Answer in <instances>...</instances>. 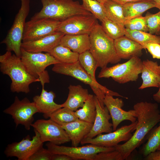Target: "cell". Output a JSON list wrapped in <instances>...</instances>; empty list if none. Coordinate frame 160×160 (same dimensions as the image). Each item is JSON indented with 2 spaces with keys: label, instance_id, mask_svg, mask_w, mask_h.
I'll return each mask as SVG.
<instances>
[{
  "label": "cell",
  "instance_id": "cell-1",
  "mask_svg": "<svg viewBox=\"0 0 160 160\" xmlns=\"http://www.w3.org/2000/svg\"><path fill=\"white\" fill-rule=\"evenodd\" d=\"M133 108L137 121L135 132L128 141L114 147L115 150L121 153L124 160L140 146L146 135L160 121V111L156 103L140 102L135 104Z\"/></svg>",
  "mask_w": 160,
  "mask_h": 160
},
{
  "label": "cell",
  "instance_id": "cell-2",
  "mask_svg": "<svg viewBox=\"0 0 160 160\" xmlns=\"http://www.w3.org/2000/svg\"><path fill=\"white\" fill-rule=\"evenodd\" d=\"M0 70L4 74L9 76L12 82L10 90L13 92L28 93L30 92V85L40 82L26 70L20 57L11 52L7 51L0 56Z\"/></svg>",
  "mask_w": 160,
  "mask_h": 160
},
{
  "label": "cell",
  "instance_id": "cell-3",
  "mask_svg": "<svg viewBox=\"0 0 160 160\" xmlns=\"http://www.w3.org/2000/svg\"><path fill=\"white\" fill-rule=\"evenodd\" d=\"M89 36V50L97 62V68H104L109 63H117L121 61L116 52L114 40L106 34L101 25L98 23Z\"/></svg>",
  "mask_w": 160,
  "mask_h": 160
},
{
  "label": "cell",
  "instance_id": "cell-4",
  "mask_svg": "<svg viewBox=\"0 0 160 160\" xmlns=\"http://www.w3.org/2000/svg\"><path fill=\"white\" fill-rule=\"evenodd\" d=\"M43 7L31 20L42 18L52 19L60 22L79 15H92L78 1L72 0H40Z\"/></svg>",
  "mask_w": 160,
  "mask_h": 160
},
{
  "label": "cell",
  "instance_id": "cell-5",
  "mask_svg": "<svg viewBox=\"0 0 160 160\" xmlns=\"http://www.w3.org/2000/svg\"><path fill=\"white\" fill-rule=\"evenodd\" d=\"M52 70L56 73L71 76L89 85L102 107L105 106L104 100L105 95L128 98L110 90L93 79L82 67L79 61L71 64L60 63L55 64L54 65Z\"/></svg>",
  "mask_w": 160,
  "mask_h": 160
},
{
  "label": "cell",
  "instance_id": "cell-6",
  "mask_svg": "<svg viewBox=\"0 0 160 160\" xmlns=\"http://www.w3.org/2000/svg\"><path fill=\"white\" fill-rule=\"evenodd\" d=\"M21 58L27 71L31 75L40 80L41 85L44 86L49 82V76L45 70L48 66L60 63L48 53H31L21 48Z\"/></svg>",
  "mask_w": 160,
  "mask_h": 160
},
{
  "label": "cell",
  "instance_id": "cell-7",
  "mask_svg": "<svg viewBox=\"0 0 160 160\" xmlns=\"http://www.w3.org/2000/svg\"><path fill=\"white\" fill-rule=\"evenodd\" d=\"M143 68V61L139 57L135 56L122 63L101 68L99 78H111L119 84L136 81Z\"/></svg>",
  "mask_w": 160,
  "mask_h": 160
},
{
  "label": "cell",
  "instance_id": "cell-8",
  "mask_svg": "<svg viewBox=\"0 0 160 160\" xmlns=\"http://www.w3.org/2000/svg\"><path fill=\"white\" fill-rule=\"evenodd\" d=\"M21 6L16 15L13 24L5 38L1 42L5 44L7 51H13L21 58V45L25 20L30 9V0H21Z\"/></svg>",
  "mask_w": 160,
  "mask_h": 160
},
{
  "label": "cell",
  "instance_id": "cell-9",
  "mask_svg": "<svg viewBox=\"0 0 160 160\" xmlns=\"http://www.w3.org/2000/svg\"><path fill=\"white\" fill-rule=\"evenodd\" d=\"M3 112L12 116L16 127L21 124L28 130L31 127L34 120L33 115L39 113L33 102H31L27 97L20 100L17 96L15 97L14 103Z\"/></svg>",
  "mask_w": 160,
  "mask_h": 160
},
{
  "label": "cell",
  "instance_id": "cell-10",
  "mask_svg": "<svg viewBox=\"0 0 160 160\" xmlns=\"http://www.w3.org/2000/svg\"><path fill=\"white\" fill-rule=\"evenodd\" d=\"M47 149L53 154L67 155L73 160H93L97 153L115 150L114 147H106L89 144L81 147L60 146L48 142L46 144Z\"/></svg>",
  "mask_w": 160,
  "mask_h": 160
},
{
  "label": "cell",
  "instance_id": "cell-11",
  "mask_svg": "<svg viewBox=\"0 0 160 160\" xmlns=\"http://www.w3.org/2000/svg\"><path fill=\"white\" fill-rule=\"evenodd\" d=\"M31 126L39 132L43 143L48 141L60 145L71 141L61 126L50 119L37 120L32 124Z\"/></svg>",
  "mask_w": 160,
  "mask_h": 160
},
{
  "label": "cell",
  "instance_id": "cell-12",
  "mask_svg": "<svg viewBox=\"0 0 160 160\" xmlns=\"http://www.w3.org/2000/svg\"><path fill=\"white\" fill-rule=\"evenodd\" d=\"M137 122V120L129 125L122 126L113 132L99 134L95 137L84 139L80 143L82 145L91 144L103 147H114L120 142H126L131 137L132 133L135 130Z\"/></svg>",
  "mask_w": 160,
  "mask_h": 160
},
{
  "label": "cell",
  "instance_id": "cell-13",
  "mask_svg": "<svg viewBox=\"0 0 160 160\" xmlns=\"http://www.w3.org/2000/svg\"><path fill=\"white\" fill-rule=\"evenodd\" d=\"M35 135L31 139L29 135L21 141L8 144L4 153L7 157H15L18 160H29L30 157L43 147L39 132L34 129Z\"/></svg>",
  "mask_w": 160,
  "mask_h": 160
},
{
  "label": "cell",
  "instance_id": "cell-14",
  "mask_svg": "<svg viewBox=\"0 0 160 160\" xmlns=\"http://www.w3.org/2000/svg\"><path fill=\"white\" fill-rule=\"evenodd\" d=\"M98 23L93 15H76L61 22L56 31L65 35H89Z\"/></svg>",
  "mask_w": 160,
  "mask_h": 160
},
{
  "label": "cell",
  "instance_id": "cell-15",
  "mask_svg": "<svg viewBox=\"0 0 160 160\" xmlns=\"http://www.w3.org/2000/svg\"><path fill=\"white\" fill-rule=\"evenodd\" d=\"M61 22L47 18L31 19L25 23L22 42L36 40L53 33Z\"/></svg>",
  "mask_w": 160,
  "mask_h": 160
},
{
  "label": "cell",
  "instance_id": "cell-16",
  "mask_svg": "<svg viewBox=\"0 0 160 160\" xmlns=\"http://www.w3.org/2000/svg\"><path fill=\"white\" fill-rule=\"evenodd\" d=\"M104 103L111 116L113 131L116 130L122 121L128 120L134 123L137 121V113L134 109L127 111L122 108L124 103L121 99L114 98L113 96L105 95Z\"/></svg>",
  "mask_w": 160,
  "mask_h": 160
},
{
  "label": "cell",
  "instance_id": "cell-17",
  "mask_svg": "<svg viewBox=\"0 0 160 160\" xmlns=\"http://www.w3.org/2000/svg\"><path fill=\"white\" fill-rule=\"evenodd\" d=\"M94 100L96 111L95 121L91 130L84 139L92 138L99 134L110 133L113 130L112 124L109 122L111 117L108 108L105 106H101L95 95Z\"/></svg>",
  "mask_w": 160,
  "mask_h": 160
},
{
  "label": "cell",
  "instance_id": "cell-18",
  "mask_svg": "<svg viewBox=\"0 0 160 160\" xmlns=\"http://www.w3.org/2000/svg\"><path fill=\"white\" fill-rule=\"evenodd\" d=\"M65 35L62 32L56 31L36 40L22 42L21 48L31 53L44 52L49 53L59 44L61 39Z\"/></svg>",
  "mask_w": 160,
  "mask_h": 160
},
{
  "label": "cell",
  "instance_id": "cell-19",
  "mask_svg": "<svg viewBox=\"0 0 160 160\" xmlns=\"http://www.w3.org/2000/svg\"><path fill=\"white\" fill-rule=\"evenodd\" d=\"M116 53L121 59L129 60L132 57H141L145 48L138 42L125 36L114 40Z\"/></svg>",
  "mask_w": 160,
  "mask_h": 160
},
{
  "label": "cell",
  "instance_id": "cell-20",
  "mask_svg": "<svg viewBox=\"0 0 160 160\" xmlns=\"http://www.w3.org/2000/svg\"><path fill=\"white\" fill-rule=\"evenodd\" d=\"M42 87L40 95L34 96L33 100L39 113H42L44 117L47 119L55 111L63 107L62 104H57L54 102L56 95L54 92H48L45 89L44 86Z\"/></svg>",
  "mask_w": 160,
  "mask_h": 160
},
{
  "label": "cell",
  "instance_id": "cell-21",
  "mask_svg": "<svg viewBox=\"0 0 160 160\" xmlns=\"http://www.w3.org/2000/svg\"><path fill=\"white\" fill-rule=\"evenodd\" d=\"M141 73L143 81L139 89L159 87L160 82V65L157 62L148 59L143 61Z\"/></svg>",
  "mask_w": 160,
  "mask_h": 160
},
{
  "label": "cell",
  "instance_id": "cell-22",
  "mask_svg": "<svg viewBox=\"0 0 160 160\" xmlns=\"http://www.w3.org/2000/svg\"><path fill=\"white\" fill-rule=\"evenodd\" d=\"M93 124L79 119L61 126L67 134L72 146L77 147L90 132Z\"/></svg>",
  "mask_w": 160,
  "mask_h": 160
},
{
  "label": "cell",
  "instance_id": "cell-23",
  "mask_svg": "<svg viewBox=\"0 0 160 160\" xmlns=\"http://www.w3.org/2000/svg\"><path fill=\"white\" fill-rule=\"evenodd\" d=\"M69 93L66 101L62 104V107L75 111L82 107L89 95L88 90L81 85H70Z\"/></svg>",
  "mask_w": 160,
  "mask_h": 160
},
{
  "label": "cell",
  "instance_id": "cell-24",
  "mask_svg": "<svg viewBox=\"0 0 160 160\" xmlns=\"http://www.w3.org/2000/svg\"><path fill=\"white\" fill-rule=\"evenodd\" d=\"M59 44L80 54L89 50L90 47L89 36L87 34H65L61 39Z\"/></svg>",
  "mask_w": 160,
  "mask_h": 160
},
{
  "label": "cell",
  "instance_id": "cell-25",
  "mask_svg": "<svg viewBox=\"0 0 160 160\" xmlns=\"http://www.w3.org/2000/svg\"><path fill=\"white\" fill-rule=\"evenodd\" d=\"M124 16L127 20L142 16L143 13L151 8L156 7L153 0H140L122 5Z\"/></svg>",
  "mask_w": 160,
  "mask_h": 160
},
{
  "label": "cell",
  "instance_id": "cell-26",
  "mask_svg": "<svg viewBox=\"0 0 160 160\" xmlns=\"http://www.w3.org/2000/svg\"><path fill=\"white\" fill-rule=\"evenodd\" d=\"M104 5L106 17L120 26L125 27L126 20L124 15L122 5L111 0H107Z\"/></svg>",
  "mask_w": 160,
  "mask_h": 160
},
{
  "label": "cell",
  "instance_id": "cell-27",
  "mask_svg": "<svg viewBox=\"0 0 160 160\" xmlns=\"http://www.w3.org/2000/svg\"><path fill=\"white\" fill-rule=\"evenodd\" d=\"M75 112L79 120L94 123L96 112L94 95L89 94L82 108Z\"/></svg>",
  "mask_w": 160,
  "mask_h": 160
},
{
  "label": "cell",
  "instance_id": "cell-28",
  "mask_svg": "<svg viewBox=\"0 0 160 160\" xmlns=\"http://www.w3.org/2000/svg\"><path fill=\"white\" fill-rule=\"evenodd\" d=\"M49 53L60 63L71 64L78 61L79 54L59 44Z\"/></svg>",
  "mask_w": 160,
  "mask_h": 160
},
{
  "label": "cell",
  "instance_id": "cell-29",
  "mask_svg": "<svg viewBox=\"0 0 160 160\" xmlns=\"http://www.w3.org/2000/svg\"><path fill=\"white\" fill-rule=\"evenodd\" d=\"M147 141L142 147L140 153L145 157L151 152L160 148V121L159 126L148 133Z\"/></svg>",
  "mask_w": 160,
  "mask_h": 160
},
{
  "label": "cell",
  "instance_id": "cell-30",
  "mask_svg": "<svg viewBox=\"0 0 160 160\" xmlns=\"http://www.w3.org/2000/svg\"><path fill=\"white\" fill-rule=\"evenodd\" d=\"M126 31L125 36L138 42L145 48V45L149 43L160 44V36L152 34L147 32L131 30L126 28Z\"/></svg>",
  "mask_w": 160,
  "mask_h": 160
},
{
  "label": "cell",
  "instance_id": "cell-31",
  "mask_svg": "<svg viewBox=\"0 0 160 160\" xmlns=\"http://www.w3.org/2000/svg\"><path fill=\"white\" fill-rule=\"evenodd\" d=\"M78 61L91 77L97 81L95 71L97 68V63L90 51L88 50L79 54Z\"/></svg>",
  "mask_w": 160,
  "mask_h": 160
},
{
  "label": "cell",
  "instance_id": "cell-32",
  "mask_svg": "<svg viewBox=\"0 0 160 160\" xmlns=\"http://www.w3.org/2000/svg\"><path fill=\"white\" fill-rule=\"evenodd\" d=\"M101 26L106 34L113 40L125 36L126 28L105 17L102 22Z\"/></svg>",
  "mask_w": 160,
  "mask_h": 160
},
{
  "label": "cell",
  "instance_id": "cell-33",
  "mask_svg": "<svg viewBox=\"0 0 160 160\" xmlns=\"http://www.w3.org/2000/svg\"><path fill=\"white\" fill-rule=\"evenodd\" d=\"M49 119L60 126L79 119L75 111L64 107L55 111L50 116Z\"/></svg>",
  "mask_w": 160,
  "mask_h": 160
},
{
  "label": "cell",
  "instance_id": "cell-34",
  "mask_svg": "<svg viewBox=\"0 0 160 160\" xmlns=\"http://www.w3.org/2000/svg\"><path fill=\"white\" fill-rule=\"evenodd\" d=\"M82 5L101 22L106 17L104 4L95 0H82Z\"/></svg>",
  "mask_w": 160,
  "mask_h": 160
},
{
  "label": "cell",
  "instance_id": "cell-35",
  "mask_svg": "<svg viewBox=\"0 0 160 160\" xmlns=\"http://www.w3.org/2000/svg\"><path fill=\"white\" fill-rule=\"evenodd\" d=\"M149 33L152 34H160V10L155 14L147 12L145 16Z\"/></svg>",
  "mask_w": 160,
  "mask_h": 160
},
{
  "label": "cell",
  "instance_id": "cell-36",
  "mask_svg": "<svg viewBox=\"0 0 160 160\" xmlns=\"http://www.w3.org/2000/svg\"><path fill=\"white\" fill-rule=\"evenodd\" d=\"M124 26L126 28L131 30L148 32L145 17L142 16L126 20Z\"/></svg>",
  "mask_w": 160,
  "mask_h": 160
},
{
  "label": "cell",
  "instance_id": "cell-37",
  "mask_svg": "<svg viewBox=\"0 0 160 160\" xmlns=\"http://www.w3.org/2000/svg\"><path fill=\"white\" fill-rule=\"evenodd\" d=\"M93 160H124V159L121 153L115 150L99 153L95 155Z\"/></svg>",
  "mask_w": 160,
  "mask_h": 160
},
{
  "label": "cell",
  "instance_id": "cell-38",
  "mask_svg": "<svg viewBox=\"0 0 160 160\" xmlns=\"http://www.w3.org/2000/svg\"><path fill=\"white\" fill-rule=\"evenodd\" d=\"M53 155L48 149L42 147L36 151L29 160H52Z\"/></svg>",
  "mask_w": 160,
  "mask_h": 160
},
{
  "label": "cell",
  "instance_id": "cell-39",
  "mask_svg": "<svg viewBox=\"0 0 160 160\" xmlns=\"http://www.w3.org/2000/svg\"><path fill=\"white\" fill-rule=\"evenodd\" d=\"M145 48L154 59H160V44L156 43H149L145 46Z\"/></svg>",
  "mask_w": 160,
  "mask_h": 160
},
{
  "label": "cell",
  "instance_id": "cell-40",
  "mask_svg": "<svg viewBox=\"0 0 160 160\" xmlns=\"http://www.w3.org/2000/svg\"><path fill=\"white\" fill-rule=\"evenodd\" d=\"M146 160H160V150H157L149 153L145 157Z\"/></svg>",
  "mask_w": 160,
  "mask_h": 160
},
{
  "label": "cell",
  "instance_id": "cell-41",
  "mask_svg": "<svg viewBox=\"0 0 160 160\" xmlns=\"http://www.w3.org/2000/svg\"><path fill=\"white\" fill-rule=\"evenodd\" d=\"M70 157L64 154H55L52 155V160H72Z\"/></svg>",
  "mask_w": 160,
  "mask_h": 160
},
{
  "label": "cell",
  "instance_id": "cell-42",
  "mask_svg": "<svg viewBox=\"0 0 160 160\" xmlns=\"http://www.w3.org/2000/svg\"><path fill=\"white\" fill-rule=\"evenodd\" d=\"M159 89L158 91L153 95V100L158 103H160V82L159 84Z\"/></svg>",
  "mask_w": 160,
  "mask_h": 160
},
{
  "label": "cell",
  "instance_id": "cell-43",
  "mask_svg": "<svg viewBox=\"0 0 160 160\" xmlns=\"http://www.w3.org/2000/svg\"><path fill=\"white\" fill-rule=\"evenodd\" d=\"M122 5H124L127 3L135 1L140 0H111Z\"/></svg>",
  "mask_w": 160,
  "mask_h": 160
},
{
  "label": "cell",
  "instance_id": "cell-44",
  "mask_svg": "<svg viewBox=\"0 0 160 160\" xmlns=\"http://www.w3.org/2000/svg\"><path fill=\"white\" fill-rule=\"evenodd\" d=\"M156 4V7L158 8L160 10V0H153Z\"/></svg>",
  "mask_w": 160,
  "mask_h": 160
},
{
  "label": "cell",
  "instance_id": "cell-45",
  "mask_svg": "<svg viewBox=\"0 0 160 160\" xmlns=\"http://www.w3.org/2000/svg\"><path fill=\"white\" fill-rule=\"evenodd\" d=\"M96 0L102 3L103 4L107 0Z\"/></svg>",
  "mask_w": 160,
  "mask_h": 160
},
{
  "label": "cell",
  "instance_id": "cell-46",
  "mask_svg": "<svg viewBox=\"0 0 160 160\" xmlns=\"http://www.w3.org/2000/svg\"><path fill=\"white\" fill-rule=\"evenodd\" d=\"M159 150H160V148L159 149Z\"/></svg>",
  "mask_w": 160,
  "mask_h": 160
}]
</instances>
